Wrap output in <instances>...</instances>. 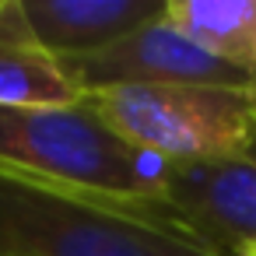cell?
Returning a JSON list of instances; mask_svg holds the SVG:
<instances>
[{
  "instance_id": "6da1fadb",
  "label": "cell",
  "mask_w": 256,
  "mask_h": 256,
  "mask_svg": "<svg viewBox=\"0 0 256 256\" xmlns=\"http://www.w3.org/2000/svg\"><path fill=\"white\" fill-rule=\"evenodd\" d=\"M0 256H224L158 204H120L0 168Z\"/></svg>"
},
{
  "instance_id": "7a4b0ae2",
  "label": "cell",
  "mask_w": 256,
  "mask_h": 256,
  "mask_svg": "<svg viewBox=\"0 0 256 256\" xmlns=\"http://www.w3.org/2000/svg\"><path fill=\"white\" fill-rule=\"evenodd\" d=\"M0 168L120 204H165L168 162L126 144L84 102L53 109L0 106Z\"/></svg>"
},
{
  "instance_id": "3957f363",
  "label": "cell",
  "mask_w": 256,
  "mask_h": 256,
  "mask_svg": "<svg viewBox=\"0 0 256 256\" xmlns=\"http://www.w3.org/2000/svg\"><path fill=\"white\" fill-rule=\"evenodd\" d=\"M126 144L162 162H214L256 151V88L134 84L81 95Z\"/></svg>"
},
{
  "instance_id": "277c9868",
  "label": "cell",
  "mask_w": 256,
  "mask_h": 256,
  "mask_svg": "<svg viewBox=\"0 0 256 256\" xmlns=\"http://www.w3.org/2000/svg\"><path fill=\"white\" fill-rule=\"evenodd\" d=\"M70 84L88 95L102 88H134V84H207V88H256V74L238 70L207 50H200L190 36H182L165 11L144 28L123 36L120 42L60 60Z\"/></svg>"
},
{
  "instance_id": "5b68a950",
  "label": "cell",
  "mask_w": 256,
  "mask_h": 256,
  "mask_svg": "<svg viewBox=\"0 0 256 256\" xmlns=\"http://www.w3.org/2000/svg\"><path fill=\"white\" fill-rule=\"evenodd\" d=\"M165 204L218 252L246 256L256 242V151L214 162H168Z\"/></svg>"
},
{
  "instance_id": "8992f818",
  "label": "cell",
  "mask_w": 256,
  "mask_h": 256,
  "mask_svg": "<svg viewBox=\"0 0 256 256\" xmlns=\"http://www.w3.org/2000/svg\"><path fill=\"white\" fill-rule=\"evenodd\" d=\"M39 42L56 56H84L120 42L165 11V0H22Z\"/></svg>"
},
{
  "instance_id": "52a82bcc",
  "label": "cell",
  "mask_w": 256,
  "mask_h": 256,
  "mask_svg": "<svg viewBox=\"0 0 256 256\" xmlns=\"http://www.w3.org/2000/svg\"><path fill=\"white\" fill-rule=\"evenodd\" d=\"M78 102L81 92L32 32L22 0H0V106L53 109Z\"/></svg>"
},
{
  "instance_id": "ba28073f",
  "label": "cell",
  "mask_w": 256,
  "mask_h": 256,
  "mask_svg": "<svg viewBox=\"0 0 256 256\" xmlns=\"http://www.w3.org/2000/svg\"><path fill=\"white\" fill-rule=\"evenodd\" d=\"M165 18L210 56L256 74V0H165Z\"/></svg>"
},
{
  "instance_id": "9c48e42d",
  "label": "cell",
  "mask_w": 256,
  "mask_h": 256,
  "mask_svg": "<svg viewBox=\"0 0 256 256\" xmlns=\"http://www.w3.org/2000/svg\"><path fill=\"white\" fill-rule=\"evenodd\" d=\"M246 256H256V242H252V246H249V249H246Z\"/></svg>"
}]
</instances>
